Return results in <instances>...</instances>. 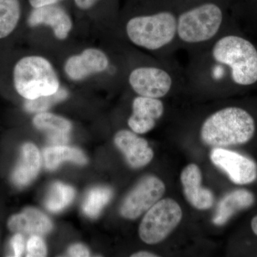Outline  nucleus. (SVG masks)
Returning a JSON list of instances; mask_svg holds the SVG:
<instances>
[{
	"instance_id": "nucleus-1",
	"label": "nucleus",
	"mask_w": 257,
	"mask_h": 257,
	"mask_svg": "<svg viewBox=\"0 0 257 257\" xmlns=\"http://www.w3.org/2000/svg\"><path fill=\"white\" fill-rule=\"evenodd\" d=\"M193 52L187 83L219 87L228 81L242 87L257 82V50L242 37L220 35Z\"/></svg>"
},
{
	"instance_id": "nucleus-2",
	"label": "nucleus",
	"mask_w": 257,
	"mask_h": 257,
	"mask_svg": "<svg viewBox=\"0 0 257 257\" xmlns=\"http://www.w3.org/2000/svg\"><path fill=\"white\" fill-rule=\"evenodd\" d=\"M125 32L135 46L162 54L177 47V14L161 10L128 20Z\"/></svg>"
},
{
	"instance_id": "nucleus-3",
	"label": "nucleus",
	"mask_w": 257,
	"mask_h": 257,
	"mask_svg": "<svg viewBox=\"0 0 257 257\" xmlns=\"http://www.w3.org/2000/svg\"><path fill=\"white\" fill-rule=\"evenodd\" d=\"M224 13L214 3L196 5L177 14V47L202 48L221 35Z\"/></svg>"
},
{
	"instance_id": "nucleus-4",
	"label": "nucleus",
	"mask_w": 257,
	"mask_h": 257,
	"mask_svg": "<svg viewBox=\"0 0 257 257\" xmlns=\"http://www.w3.org/2000/svg\"><path fill=\"white\" fill-rule=\"evenodd\" d=\"M254 119L245 109L228 106L215 111L204 120L201 126L203 143L214 147L242 145L255 133Z\"/></svg>"
},
{
	"instance_id": "nucleus-5",
	"label": "nucleus",
	"mask_w": 257,
	"mask_h": 257,
	"mask_svg": "<svg viewBox=\"0 0 257 257\" xmlns=\"http://www.w3.org/2000/svg\"><path fill=\"white\" fill-rule=\"evenodd\" d=\"M13 79L15 89L26 99L55 94L60 81L53 66L40 56L23 57L15 64Z\"/></svg>"
},
{
	"instance_id": "nucleus-6",
	"label": "nucleus",
	"mask_w": 257,
	"mask_h": 257,
	"mask_svg": "<svg viewBox=\"0 0 257 257\" xmlns=\"http://www.w3.org/2000/svg\"><path fill=\"white\" fill-rule=\"evenodd\" d=\"M182 218L178 203L170 198L161 199L144 216L139 229L140 238L148 244L160 243L178 226Z\"/></svg>"
},
{
	"instance_id": "nucleus-7",
	"label": "nucleus",
	"mask_w": 257,
	"mask_h": 257,
	"mask_svg": "<svg viewBox=\"0 0 257 257\" xmlns=\"http://www.w3.org/2000/svg\"><path fill=\"white\" fill-rule=\"evenodd\" d=\"M128 82L139 96L162 99L172 90L177 78L172 69L160 62L133 69Z\"/></svg>"
},
{
	"instance_id": "nucleus-8",
	"label": "nucleus",
	"mask_w": 257,
	"mask_h": 257,
	"mask_svg": "<svg viewBox=\"0 0 257 257\" xmlns=\"http://www.w3.org/2000/svg\"><path fill=\"white\" fill-rule=\"evenodd\" d=\"M165 192V185L155 176L142 179L125 197L120 214L128 219H135L155 205Z\"/></svg>"
},
{
	"instance_id": "nucleus-9",
	"label": "nucleus",
	"mask_w": 257,
	"mask_h": 257,
	"mask_svg": "<svg viewBox=\"0 0 257 257\" xmlns=\"http://www.w3.org/2000/svg\"><path fill=\"white\" fill-rule=\"evenodd\" d=\"M210 159L212 163L224 171L235 184H250L256 179V163L237 152L215 147L211 150Z\"/></svg>"
},
{
	"instance_id": "nucleus-10",
	"label": "nucleus",
	"mask_w": 257,
	"mask_h": 257,
	"mask_svg": "<svg viewBox=\"0 0 257 257\" xmlns=\"http://www.w3.org/2000/svg\"><path fill=\"white\" fill-rule=\"evenodd\" d=\"M109 65V58L103 51L89 48L79 55L69 57L64 64V71L69 79L80 81L104 72Z\"/></svg>"
},
{
	"instance_id": "nucleus-11",
	"label": "nucleus",
	"mask_w": 257,
	"mask_h": 257,
	"mask_svg": "<svg viewBox=\"0 0 257 257\" xmlns=\"http://www.w3.org/2000/svg\"><path fill=\"white\" fill-rule=\"evenodd\" d=\"M165 105L161 99L138 96L133 103V114L128 125L136 134H145L155 127L157 121L163 116Z\"/></svg>"
},
{
	"instance_id": "nucleus-12",
	"label": "nucleus",
	"mask_w": 257,
	"mask_h": 257,
	"mask_svg": "<svg viewBox=\"0 0 257 257\" xmlns=\"http://www.w3.org/2000/svg\"><path fill=\"white\" fill-rule=\"evenodd\" d=\"M29 25H47L53 30L57 39L65 40L72 28V20L67 10L60 4L32 8L28 20Z\"/></svg>"
},
{
	"instance_id": "nucleus-13",
	"label": "nucleus",
	"mask_w": 257,
	"mask_h": 257,
	"mask_svg": "<svg viewBox=\"0 0 257 257\" xmlns=\"http://www.w3.org/2000/svg\"><path fill=\"white\" fill-rule=\"evenodd\" d=\"M114 142L133 168L145 167L153 159L154 152L147 140L140 138L134 132L120 130L115 135Z\"/></svg>"
},
{
	"instance_id": "nucleus-14",
	"label": "nucleus",
	"mask_w": 257,
	"mask_h": 257,
	"mask_svg": "<svg viewBox=\"0 0 257 257\" xmlns=\"http://www.w3.org/2000/svg\"><path fill=\"white\" fill-rule=\"evenodd\" d=\"M183 192L186 199L193 207L199 210L210 209L214 204L212 192L202 185V172L197 165L190 164L181 174Z\"/></svg>"
},
{
	"instance_id": "nucleus-15",
	"label": "nucleus",
	"mask_w": 257,
	"mask_h": 257,
	"mask_svg": "<svg viewBox=\"0 0 257 257\" xmlns=\"http://www.w3.org/2000/svg\"><path fill=\"white\" fill-rule=\"evenodd\" d=\"M8 228L12 231L27 235L42 236L52 229L48 216L35 208H27L10 217Z\"/></svg>"
},
{
	"instance_id": "nucleus-16",
	"label": "nucleus",
	"mask_w": 257,
	"mask_h": 257,
	"mask_svg": "<svg viewBox=\"0 0 257 257\" xmlns=\"http://www.w3.org/2000/svg\"><path fill=\"white\" fill-rule=\"evenodd\" d=\"M254 202L252 193L246 189H238L226 194L219 202L212 222L221 226L227 222L236 213L251 207Z\"/></svg>"
},
{
	"instance_id": "nucleus-17",
	"label": "nucleus",
	"mask_w": 257,
	"mask_h": 257,
	"mask_svg": "<svg viewBox=\"0 0 257 257\" xmlns=\"http://www.w3.org/2000/svg\"><path fill=\"white\" fill-rule=\"evenodd\" d=\"M42 158L37 147L27 143L22 147L21 158L13 173V181L19 187L31 183L41 168Z\"/></svg>"
},
{
	"instance_id": "nucleus-18",
	"label": "nucleus",
	"mask_w": 257,
	"mask_h": 257,
	"mask_svg": "<svg viewBox=\"0 0 257 257\" xmlns=\"http://www.w3.org/2000/svg\"><path fill=\"white\" fill-rule=\"evenodd\" d=\"M33 124L39 130L46 131L49 142L55 146L67 143L72 128L70 121L65 118L45 111L38 113L34 117Z\"/></svg>"
},
{
	"instance_id": "nucleus-19",
	"label": "nucleus",
	"mask_w": 257,
	"mask_h": 257,
	"mask_svg": "<svg viewBox=\"0 0 257 257\" xmlns=\"http://www.w3.org/2000/svg\"><path fill=\"white\" fill-rule=\"evenodd\" d=\"M44 162L47 170H56L63 162L69 161L77 165H85L87 160L81 150L73 147L53 146L45 149L43 152Z\"/></svg>"
},
{
	"instance_id": "nucleus-20",
	"label": "nucleus",
	"mask_w": 257,
	"mask_h": 257,
	"mask_svg": "<svg viewBox=\"0 0 257 257\" xmlns=\"http://www.w3.org/2000/svg\"><path fill=\"white\" fill-rule=\"evenodd\" d=\"M20 0H0V39L9 36L21 17Z\"/></svg>"
},
{
	"instance_id": "nucleus-21",
	"label": "nucleus",
	"mask_w": 257,
	"mask_h": 257,
	"mask_svg": "<svg viewBox=\"0 0 257 257\" xmlns=\"http://www.w3.org/2000/svg\"><path fill=\"white\" fill-rule=\"evenodd\" d=\"M75 192L70 186L60 182L52 184L45 199V207L52 212H60L73 201Z\"/></svg>"
},
{
	"instance_id": "nucleus-22",
	"label": "nucleus",
	"mask_w": 257,
	"mask_h": 257,
	"mask_svg": "<svg viewBox=\"0 0 257 257\" xmlns=\"http://www.w3.org/2000/svg\"><path fill=\"white\" fill-rule=\"evenodd\" d=\"M112 197V191L108 187H98L88 193L82 209L84 214L90 218H96L100 214L104 206Z\"/></svg>"
},
{
	"instance_id": "nucleus-23",
	"label": "nucleus",
	"mask_w": 257,
	"mask_h": 257,
	"mask_svg": "<svg viewBox=\"0 0 257 257\" xmlns=\"http://www.w3.org/2000/svg\"><path fill=\"white\" fill-rule=\"evenodd\" d=\"M67 91L60 88L57 92L51 95L40 96L35 99H27L25 103V108L29 112H44L57 103L67 99Z\"/></svg>"
},
{
	"instance_id": "nucleus-24",
	"label": "nucleus",
	"mask_w": 257,
	"mask_h": 257,
	"mask_svg": "<svg viewBox=\"0 0 257 257\" xmlns=\"http://www.w3.org/2000/svg\"><path fill=\"white\" fill-rule=\"evenodd\" d=\"M27 256H45L47 255L45 243L38 235H33L30 238L27 244Z\"/></svg>"
},
{
	"instance_id": "nucleus-25",
	"label": "nucleus",
	"mask_w": 257,
	"mask_h": 257,
	"mask_svg": "<svg viewBox=\"0 0 257 257\" xmlns=\"http://www.w3.org/2000/svg\"><path fill=\"white\" fill-rule=\"evenodd\" d=\"M11 246L14 251L15 256H23L25 250V239L20 233H17L11 240Z\"/></svg>"
},
{
	"instance_id": "nucleus-26",
	"label": "nucleus",
	"mask_w": 257,
	"mask_h": 257,
	"mask_svg": "<svg viewBox=\"0 0 257 257\" xmlns=\"http://www.w3.org/2000/svg\"><path fill=\"white\" fill-rule=\"evenodd\" d=\"M76 8L80 11L87 12L94 9L98 5L106 0H73Z\"/></svg>"
},
{
	"instance_id": "nucleus-27",
	"label": "nucleus",
	"mask_w": 257,
	"mask_h": 257,
	"mask_svg": "<svg viewBox=\"0 0 257 257\" xmlns=\"http://www.w3.org/2000/svg\"><path fill=\"white\" fill-rule=\"evenodd\" d=\"M68 255L69 256H89V251L84 245L76 243L69 248Z\"/></svg>"
},
{
	"instance_id": "nucleus-28",
	"label": "nucleus",
	"mask_w": 257,
	"mask_h": 257,
	"mask_svg": "<svg viewBox=\"0 0 257 257\" xmlns=\"http://www.w3.org/2000/svg\"><path fill=\"white\" fill-rule=\"evenodd\" d=\"M64 0H28L29 4L32 8H38L48 5L60 4Z\"/></svg>"
},
{
	"instance_id": "nucleus-29",
	"label": "nucleus",
	"mask_w": 257,
	"mask_h": 257,
	"mask_svg": "<svg viewBox=\"0 0 257 257\" xmlns=\"http://www.w3.org/2000/svg\"><path fill=\"white\" fill-rule=\"evenodd\" d=\"M133 257H157L158 255L155 253L148 252V251H139L138 253H134L132 255Z\"/></svg>"
},
{
	"instance_id": "nucleus-30",
	"label": "nucleus",
	"mask_w": 257,
	"mask_h": 257,
	"mask_svg": "<svg viewBox=\"0 0 257 257\" xmlns=\"http://www.w3.org/2000/svg\"><path fill=\"white\" fill-rule=\"evenodd\" d=\"M251 229H252L253 233L257 235V216L253 217L251 221Z\"/></svg>"
}]
</instances>
